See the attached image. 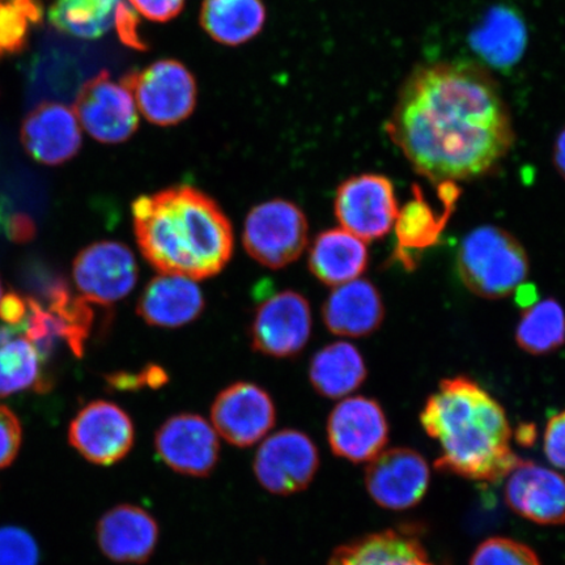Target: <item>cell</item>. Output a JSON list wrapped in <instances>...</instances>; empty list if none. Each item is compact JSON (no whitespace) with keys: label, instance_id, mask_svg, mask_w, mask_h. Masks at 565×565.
<instances>
[{"label":"cell","instance_id":"cell-1","mask_svg":"<svg viewBox=\"0 0 565 565\" xmlns=\"http://www.w3.org/2000/svg\"><path fill=\"white\" fill-rule=\"evenodd\" d=\"M385 130L414 171L436 185L492 173L515 139L499 83L484 67L462 61L413 70Z\"/></svg>","mask_w":565,"mask_h":565},{"label":"cell","instance_id":"cell-2","mask_svg":"<svg viewBox=\"0 0 565 565\" xmlns=\"http://www.w3.org/2000/svg\"><path fill=\"white\" fill-rule=\"evenodd\" d=\"M131 212L139 250L160 274L209 279L235 250L228 216L200 189L179 185L141 195Z\"/></svg>","mask_w":565,"mask_h":565},{"label":"cell","instance_id":"cell-3","mask_svg":"<svg viewBox=\"0 0 565 565\" xmlns=\"http://www.w3.org/2000/svg\"><path fill=\"white\" fill-rule=\"evenodd\" d=\"M420 423L440 445L437 470L494 483L521 461L511 448L512 428L504 408L469 377L443 380L427 399Z\"/></svg>","mask_w":565,"mask_h":565},{"label":"cell","instance_id":"cell-4","mask_svg":"<svg viewBox=\"0 0 565 565\" xmlns=\"http://www.w3.org/2000/svg\"><path fill=\"white\" fill-rule=\"evenodd\" d=\"M457 270L466 288L480 298H507L529 275L525 247L510 232L483 225L462 239Z\"/></svg>","mask_w":565,"mask_h":565},{"label":"cell","instance_id":"cell-5","mask_svg":"<svg viewBox=\"0 0 565 565\" xmlns=\"http://www.w3.org/2000/svg\"><path fill=\"white\" fill-rule=\"evenodd\" d=\"M309 224L298 204L271 200L257 204L245 218L243 243L247 254L273 270L301 257L308 245Z\"/></svg>","mask_w":565,"mask_h":565},{"label":"cell","instance_id":"cell-6","mask_svg":"<svg viewBox=\"0 0 565 565\" xmlns=\"http://www.w3.org/2000/svg\"><path fill=\"white\" fill-rule=\"evenodd\" d=\"M137 108L148 122L174 126L185 121L196 106L195 77L182 62L160 60L122 77Z\"/></svg>","mask_w":565,"mask_h":565},{"label":"cell","instance_id":"cell-7","mask_svg":"<svg viewBox=\"0 0 565 565\" xmlns=\"http://www.w3.org/2000/svg\"><path fill=\"white\" fill-rule=\"evenodd\" d=\"M334 209L342 228L364 243L384 238L399 211L393 182L376 173L353 175L343 181L337 190Z\"/></svg>","mask_w":565,"mask_h":565},{"label":"cell","instance_id":"cell-8","mask_svg":"<svg viewBox=\"0 0 565 565\" xmlns=\"http://www.w3.org/2000/svg\"><path fill=\"white\" fill-rule=\"evenodd\" d=\"M320 468L316 444L301 430L287 428L268 436L254 457L253 470L267 492L288 497L307 490Z\"/></svg>","mask_w":565,"mask_h":565},{"label":"cell","instance_id":"cell-9","mask_svg":"<svg viewBox=\"0 0 565 565\" xmlns=\"http://www.w3.org/2000/svg\"><path fill=\"white\" fill-rule=\"evenodd\" d=\"M312 310L306 296L286 289L259 303L250 324L252 348L263 355L299 356L312 334Z\"/></svg>","mask_w":565,"mask_h":565},{"label":"cell","instance_id":"cell-10","mask_svg":"<svg viewBox=\"0 0 565 565\" xmlns=\"http://www.w3.org/2000/svg\"><path fill=\"white\" fill-rule=\"evenodd\" d=\"M74 111L89 136L105 145L124 143L138 130V108L131 90L122 81L113 82L108 71L83 84Z\"/></svg>","mask_w":565,"mask_h":565},{"label":"cell","instance_id":"cell-11","mask_svg":"<svg viewBox=\"0 0 565 565\" xmlns=\"http://www.w3.org/2000/svg\"><path fill=\"white\" fill-rule=\"evenodd\" d=\"M73 275L84 299L106 307L132 292L139 267L129 246L119 242H98L77 254Z\"/></svg>","mask_w":565,"mask_h":565},{"label":"cell","instance_id":"cell-12","mask_svg":"<svg viewBox=\"0 0 565 565\" xmlns=\"http://www.w3.org/2000/svg\"><path fill=\"white\" fill-rule=\"evenodd\" d=\"M68 443L88 462L113 466L129 456L136 443L130 415L109 401H94L76 414Z\"/></svg>","mask_w":565,"mask_h":565},{"label":"cell","instance_id":"cell-13","mask_svg":"<svg viewBox=\"0 0 565 565\" xmlns=\"http://www.w3.org/2000/svg\"><path fill=\"white\" fill-rule=\"evenodd\" d=\"M212 427L233 447L249 448L277 423V407L264 387L238 381L217 394L211 406Z\"/></svg>","mask_w":565,"mask_h":565},{"label":"cell","instance_id":"cell-14","mask_svg":"<svg viewBox=\"0 0 565 565\" xmlns=\"http://www.w3.org/2000/svg\"><path fill=\"white\" fill-rule=\"evenodd\" d=\"M154 450L179 475L206 478L215 470L221 444L212 424L196 414H177L161 424Z\"/></svg>","mask_w":565,"mask_h":565},{"label":"cell","instance_id":"cell-15","mask_svg":"<svg viewBox=\"0 0 565 565\" xmlns=\"http://www.w3.org/2000/svg\"><path fill=\"white\" fill-rule=\"evenodd\" d=\"M328 439L337 457L371 462L388 441V423L379 402L351 397L339 402L328 419Z\"/></svg>","mask_w":565,"mask_h":565},{"label":"cell","instance_id":"cell-16","mask_svg":"<svg viewBox=\"0 0 565 565\" xmlns=\"http://www.w3.org/2000/svg\"><path fill=\"white\" fill-rule=\"evenodd\" d=\"M428 463L408 448L383 450L365 472V487L374 503L391 511H405L419 504L429 486Z\"/></svg>","mask_w":565,"mask_h":565},{"label":"cell","instance_id":"cell-17","mask_svg":"<svg viewBox=\"0 0 565 565\" xmlns=\"http://www.w3.org/2000/svg\"><path fill=\"white\" fill-rule=\"evenodd\" d=\"M507 505L534 524H565V478L543 466L521 461L507 476Z\"/></svg>","mask_w":565,"mask_h":565},{"label":"cell","instance_id":"cell-18","mask_svg":"<svg viewBox=\"0 0 565 565\" xmlns=\"http://www.w3.org/2000/svg\"><path fill=\"white\" fill-rule=\"evenodd\" d=\"M21 143L41 164L61 166L74 159L82 148L81 124L74 109L53 102L35 106L21 126Z\"/></svg>","mask_w":565,"mask_h":565},{"label":"cell","instance_id":"cell-19","mask_svg":"<svg viewBox=\"0 0 565 565\" xmlns=\"http://www.w3.org/2000/svg\"><path fill=\"white\" fill-rule=\"evenodd\" d=\"M158 521L143 508L121 504L106 512L96 527L98 547L117 563L143 564L158 547Z\"/></svg>","mask_w":565,"mask_h":565},{"label":"cell","instance_id":"cell-20","mask_svg":"<svg viewBox=\"0 0 565 565\" xmlns=\"http://www.w3.org/2000/svg\"><path fill=\"white\" fill-rule=\"evenodd\" d=\"M529 44L526 21L510 4H494L469 33V46L484 65L511 71L524 58Z\"/></svg>","mask_w":565,"mask_h":565},{"label":"cell","instance_id":"cell-21","mask_svg":"<svg viewBox=\"0 0 565 565\" xmlns=\"http://www.w3.org/2000/svg\"><path fill=\"white\" fill-rule=\"evenodd\" d=\"M437 189L445 206L441 214H436L418 186H414L413 200L398 211L397 221H395V233L398 239L397 258L406 268L413 267L415 253L424 252L440 242L445 225L449 222L451 212L455 211L458 198L461 195V190L454 181L440 182Z\"/></svg>","mask_w":565,"mask_h":565},{"label":"cell","instance_id":"cell-22","mask_svg":"<svg viewBox=\"0 0 565 565\" xmlns=\"http://www.w3.org/2000/svg\"><path fill=\"white\" fill-rule=\"evenodd\" d=\"M204 306L206 301L195 280L159 274L140 294L137 313L150 327L177 329L194 322Z\"/></svg>","mask_w":565,"mask_h":565},{"label":"cell","instance_id":"cell-23","mask_svg":"<svg viewBox=\"0 0 565 565\" xmlns=\"http://www.w3.org/2000/svg\"><path fill=\"white\" fill-rule=\"evenodd\" d=\"M384 317L379 289L364 279L335 287L322 307L324 324L331 333L341 337H369L379 330Z\"/></svg>","mask_w":565,"mask_h":565},{"label":"cell","instance_id":"cell-24","mask_svg":"<svg viewBox=\"0 0 565 565\" xmlns=\"http://www.w3.org/2000/svg\"><path fill=\"white\" fill-rule=\"evenodd\" d=\"M328 565H435L419 536L409 529H388L334 550Z\"/></svg>","mask_w":565,"mask_h":565},{"label":"cell","instance_id":"cell-25","mask_svg":"<svg viewBox=\"0 0 565 565\" xmlns=\"http://www.w3.org/2000/svg\"><path fill=\"white\" fill-rule=\"evenodd\" d=\"M369 263L370 253L363 239L343 228L328 230L317 235L308 257L310 273L331 287L359 279Z\"/></svg>","mask_w":565,"mask_h":565},{"label":"cell","instance_id":"cell-26","mask_svg":"<svg viewBox=\"0 0 565 565\" xmlns=\"http://www.w3.org/2000/svg\"><path fill=\"white\" fill-rule=\"evenodd\" d=\"M369 376L362 353L348 342L327 345L310 360L309 380L315 391L324 398H344Z\"/></svg>","mask_w":565,"mask_h":565},{"label":"cell","instance_id":"cell-27","mask_svg":"<svg viewBox=\"0 0 565 565\" xmlns=\"http://www.w3.org/2000/svg\"><path fill=\"white\" fill-rule=\"evenodd\" d=\"M266 17L264 0H204L200 21L218 44L239 46L263 32Z\"/></svg>","mask_w":565,"mask_h":565},{"label":"cell","instance_id":"cell-28","mask_svg":"<svg viewBox=\"0 0 565 565\" xmlns=\"http://www.w3.org/2000/svg\"><path fill=\"white\" fill-rule=\"evenodd\" d=\"M124 0H55L49 21L56 31L82 40L103 38L115 25Z\"/></svg>","mask_w":565,"mask_h":565},{"label":"cell","instance_id":"cell-29","mask_svg":"<svg viewBox=\"0 0 565 565\" xmlns=\"http://www.w3.org/2000/svg\"><path fill=\"white\" fill-rule=\"evenodd\" d=\"M47 310L58 321L62 341H65L74 355L82 358L95 324V310L83 296L71 294L62 279H54L45 288Z\"/></svg>","mask_w":565,"mask_h":565},{"label":"cell","instance_id":"cell-30","mask_svg":"<svg viewBox=\"0 0 565 565\" xmlns=\"http://www.w3.org/2000/svg\"><path fill=\"white\" fill-rule=\"evenodd\" d=\"M515 342L530 355H547L565 343V312L555 299L533 303L522 315Z\"/></svg>","mask_w":565,"mask_h":565},{"label":"cell","instance_id":"cell-31","mask_svg":"<svg viewBox=\"0 0 565 565\" xmlns=\"http://www.w3.org/2000/svg\"><path fill=\"white\" fill-rule=\"evenodd\" d=\"M42 377V359L25 337L13 338L0 348V398L35 387L39 392L49 388Z\"/></svg>","mask_w":565,"mask_h":565},{"label":"cell","instance_id":"cell-32","mask_svg":"<svg viewBox=\"0 0 565 565\" xmlns=\"http://www.w3.org/2000/svg\"><path fill=\"white\" fill-rule=\"evenodd\" d=\"M44 19L41 0H0V60L25 51L30 26Z\"/></svg>","mask_w":565,"mask_h":565},{"label":"cell","instance_id":"cell-33","mask_svg":"<svg viewBox=\"0 0 565 565\" xmlns=\"http://www.w3.org/2000/svg\"><path fill=\"white\" fill-rule=\"evenodd\" d=\"M470 565H542L539 555L524 543L490 539L478 546Z\"/></svg>","mask_w":565,"mask_h":565},{"label":"cell","instance_id":"cell-34","mask_svg":"<svg viewBox=\"0 0 565 565\" xmlns=\"http://www.w3.org/2000/svg\"><path fill=\"white\" fill-rule=\"evenodd\" d=\"M38 542L26 530L0 527V565H39Z\"/></svg>","mask_w":565,"mask_h":565},{"label":"cell","instance_id":"cell-35","mask_svg":"<svg viewBox=\"0 0 565 565\" xmlns=\"http://www.w3.org/2000/svg\"><path fill=\"white\" fill-rule=\"evenodd\" d=\"M106 383L118 392H137L139 388H160L168 384V373L158 364L147 365L138 373L116 372L106 376Z\"/></svg>","mask_w":565,"mask_h":565},{"label":"cell","instance_id":"cell-36","mask_svg":"<svg viewBox=\"0 0 565 565\" xmlns=\"http://www.w3.org/2000/svg\"><path fill=\"white\" fill-rule=\"evenodd\" d=\"M21 441L23 429L17 414L0 405V470L9 468L15 461Z\"/></svg>","mask_w":565,"mask_h":565},{"label":"cell","instance_id":"cell-37","mask_svg":"<svg viewBox=\"0 0 565 565\" xmlns=\"http://www.w3.org/2000/svg\"><path fill=\"white\" fill-rule=\"evenodd\" d=\"M186 0H129L138 15L153 23H168L180 15Z\"/></svg>","mask_w":565,"mask_h":565},{"label":"cell","instance_id":"cell-38","mask_svg":"<svg viewBox=\"0 0 565 565\" xmlns=\"http://www.w3.org/2000/svg\"><path fill=\"white\" fill-rule=\"evenodd\" d=\"M545 455L551 465L565 470V412L554 415L547 423Z\"/></svg>","mask_w":565,"mask_h":565},{"label":"cell","instance_id":"cell-39","mask_svg":"<svg viewBox=\"0 0 565 565\" xmlns=\"http://www.w3.org/2000/svg\"><path fill=\"white\" fill-rule=\"evenodd\" d=\"M138 25L137 11L130 4H126V2L119 4L115 20L119 39L127 46L137 49V51H146L147 45L143 39L140 38Z\"/></svg>","mask_w":565,"mask_h":565},{"label":"cell","instance_id":"cell-40","mask_svg":"<svg viewBox=\"0 0 565 565\" xmlns=\"http://www.w3.org/2000/svg\"><path fill=\"white\" fill-rule=\"evenodd\" d=\"M28 315V303L23 296L10 292L0 299V320L9 327L18 328L24 324Z\"/></svg>","mask_w":565,"mask_h":565},{"label":"cell","instance_id":"cell-41","mask_svg":"<svg viewBox=\"0 0 565 565\" xmlns=\"http://www.w3.org/2000/svg\"><path fill=\"white\" fill-rule=\"evenodd\" d=\"M7 233H9L11 242L25 244L32 242L35 233H38V228H35L31 216L17 214L11 217Z\"/></svg>","mask_w":565,"mask_h":565},{"label":"cell","instance_id":"cell-42","mask_svg":"<svg viewBox=\"0 0 565 565\" xmlns=\"http://www.w3.org/2000/svg\"><path fill=\"white\" fill-rule=\"evenodd\" d=\"M554 166L557 173H559L565 180V127L557 134L554 152H553Z\"/></svg>","mask_w":565,"mask_h":565},{"label":"cell","instance_id":"cell-43","mask_svg":"<svg viewBox=\"0 0 565 565\" xmlns=\"http://www.w3.org/2000/svg\"><path fill=\"white\" fill-rule=\"evenodd\" d=\"M515 291L520 292L518 294V301L520 306H529L532 307L533 303H535L536 296H535V288L533 286H524L521 285Z\"/></svg>","mask_w":565,"mask_h":565},{"label":"cell","instance_id":"cell-44","mask_svg":"<svg viewBox=\"0 0 565 565\" xmlns=\"http://www.w3.org/2000/svg\"><path fill=\"white\" fill-rule=\"evenodd\" d=\"M17 328L9 327V324L0 328V348H3L4 344L11 342L13 338H17Z\"/></svg>","mask_w":565,"mask_h":565},{"label":"cell","instance_id":"cell-45","mask_svg":"<svg viewBox=\"0 0 565 565\" xmlns=\"http://www.w3.org/2000/svg\"><path fill=\"white\" fill-rule=\"evenodd\" d=\"M2 296H3V288H2V282H0V299H2Z\"/></svg>","mask_w":565,"mask_h":565}]
</instances>
